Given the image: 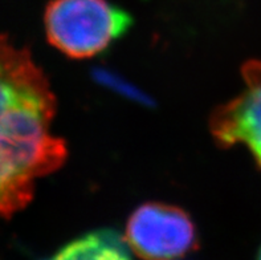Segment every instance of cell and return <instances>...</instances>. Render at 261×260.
Returning <instances> with one entry per match:
<instances>
[{"label":"cell","mask_w":261,"mask_h":260,"mask_svg":"<svg viewBox=\"0 0 261 260\" xmlns=\"http://www.w3.org/2000/svg\"><path fill=\"white\" fill-rule=\"evenodd\" d=\"M129 248L118 232L103 228L73 239L49 260H132Z\"/></svg>","instance_id":"5b68a950"},{"label":"cell","mask_w":261,"mask_h":260,"mask_svg":"<svg viewBox=\"0 0 261 260\" xmlns=\"http://www.w3.org/2000/svg\"><path fill=\"white\" fill-rule=\"evenodd\" d=\"M257 260H261V248H260V251H258V255H257Z\"/></svg>","instance_id":"8992f818"},{"label":"cell","mask_w":261,"mask_h":260,"mask_svg":"<svg viewBox=\"0 0 261 260\" xmlns=\"http://www.w3.org/2000/svg\"><path fill=\"white\" fill-rule=\"evenodd\" d=\"M132 23L129 13L109 0H50L44 13L49 44L73 60L102 53Z\"/></svg>","instance_id":"7a4b0ae2"},{"label":"cell","mask_w":261,"mask_h":260,"mask_svg":"<svg viewBox=\"0 0 261 260\" xmlns=\"http://www.w3.org/2000/svg\"><path fill=\"white\" fill-rule=\"evenodd\" d=\"M125 239L130 250L146 260L185 256L199 247L198 230L189 212L163 202H146L133 211Z\"/></svg>","instance_id":"3957f363"},{"label":"cell","mask_w":261,"mask_h":260,"mask_svg":"<svg viewBox=\"0 0 261 260\" xmlns=\"http://www.w3.org/2000/svg\"><path fill=\"white\" fill-rule=\"evenodd\" d=\"M242 76V93L210 115V133L222 148L244 145L261 169V60H248Z\"/></svg>","instance_id":"277c9868"},{"label":"cell","mask_w":261,"mask_h":260,"mask_svg":"<svg viewBox=\"0 0 261 260\" xmlns=\"http://www.w3.org/2000/svg\"><path fill=\"white\" fill-rule=\"evenodd\" d=\"M56 102L30 51L0 35V218L25 208L40 178L65 163V141L52 132Z\"/></svg>","instance_id":"6da1fadb"}]
</instances>
